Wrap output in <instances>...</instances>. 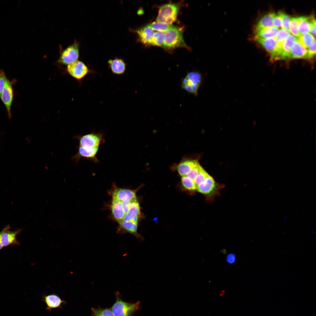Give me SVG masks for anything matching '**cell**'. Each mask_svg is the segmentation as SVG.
<instances>
[{
    "label": "cell",
    "mask_w": 316,
    "mask_h": 316,
    "mask_svg": "<svg viewBox=\"0 0 316 316\" xmlns=\"http://www.w3.org/2000/svg\"><path fill=\"white\" fill-rule=\"evenodd\" d=\"M104 135L103 132H95L94 131L80 138L79 147L85 156L93 159L97 158L99 145L105 142Z\"/></svg>",
    "instance_id": "obj_1"
},
{
    "label": "cell",
    "mask_w": 316,
    "mask_h": 316,
    "mask_svg": "<svg viewBox=\"0 0 316 316\" xmlns=\"http://www.w3.org/2000/svg\"><path fill=\"white\" fill-rule=\"evenodd\" d=\"M116 301L110 308L114 316H133L140 308V302L131 303L123 301L119 292L115 293Z\"/></svg>",
    "instance_id": "obj_2"
},
{
    "label": "cell",
    "mask_w": 316,
    "mask_h": 316,
    "mask_svg": "<svg viewBox=\"0 0 316 316\" xmlns=\"http://www.w3.org/2000/svg\"><path fill=\"white\" fill-rule=\"evenodd\" d=\"M183 28L174 26L164 32L163 46L171 49L178 47H187L183 36Z\"/></svg>",
    "instance_id": "obj_3"
},
{
    "label": "cell",
    "mask_w": 316,
    "mask_h": 316,
    "mask_svg": "<svg viewBox=\"0 0 316 316\" xmlns=\"http://www.w3.org/2000/svg\"><path fill=\"white\" fill-rule=\"evenodd\" d=\"M179 8L178 4H168L162 6L159 8L157 21L171 24L176 19Z\"/></svg>",
    "instance_id": "obj_4"
},
{
    "label": "cell",
    "mask_w": 316,
    "mask_h": 316,
    "mask_svg": "<svg viewBox=\"0 0 316 316\" xmlns=\"http://www.w3.org/2000/svg\"><path fill=\"white\" fill-rule=\"evenodd\" d=\"M202 80V77L200 73L192 71L188 73L183 79L181 86L186 91L196 95Z\"/></svg>",
    "instance_id": "obj_5"
},
{
    "label": "cell",
    "mask_w": 316,
    "mask_h": 316,
    "mask_svg": "<svg viewBox=\"0 0 316 316\" xmlns=\"http://www.w3.org/2000/svg\"><path fill=\"white\" fill-rule=\"evenodd\" d=\"M79 56L78 45L77 42H75L62 51L58 61L61 63L68 65L77 60Z\"/></svg>",
    "instance_id": "obj_6"
},
{
    "label": "cell",
    "mask_w": 316,
    "mask_h": 316,
    "mask_svg": "<svg viewBox=\"0 0 316 316\" xmlns=\"http://www.w3.org/2000/svg\"><path fill=\"white\" fill-rule=\"evenodd\" d=\"M67 71L71 76L79 80L83 79L90 72L85 64L78 60L68 65Z\"/></svg>",
    "instance_id": "obj_7"
},
{
    "label": "cell",
    "mask_w": 316,
    "mask_h": 316,
    "mask_svg": "<svg viewBox=\"0 0 316 316\" xmlns=\"http://www.w3.org/2000/svg\"><path fill=\"white\" fill-rule=\"evenodd\" d=\"M297 38L290 34L286 38L281 47L278 49L277 60L289 59L291 49Z\"/></svg>",
    "instance_id": "obj_8"
},
{
    "label": "cell",
    "mask_w": 316,
    "mask_h": 316,
    "mask_svg": "<svg viewBox=\"0 0 316 316\" xmlns=\"http://www.w3.org/2000/svg\"><path fill=\"white\" fill-rule=\"evenodd\" d=\"M112 199L121 201L126 200H133L136 199L135 191L134 190L116 188L111 192Z\"/></svg>",
    "instance_id": "obj_9"
},
{
    "label": "cell",
    "mask_w": 316,
    "mask_h": 316,
    "mask_svg": "<svg viewBox=\"0 0 316 316\" xmlns=\"http://www.w3.org/2000/svg\"><path fill=\"white\" fill-rule=\"evenodd\" d=\"M11 83L7 79L0 97L6 108L8 115L11 116V108L13 99Z\"/></svg>",
    "instance_id": "obj_10"
},
{
    "label": "cell",
    "mask_w": 316,
    "mask_h": 316,
    "mask_svg": "<svg viewBox=\"0 0 316 316\" xmlns=\"http://www.w3.org/2000/svg\"><path fill=\"white\" fill-rule=\"evenodd\" d=\"M254 40L269 53L270 57L277 52L278 44L274 37L263 38L254 37Z\"/></svg>",
    "instance_id": "obj_11"
},
{
    "label": "cell",
    "mask_w": 316,
    "mask_h": 316,
    "mask_svg": "<svg viewBox=\"0 0 316 316\" xmlns=\"http://www.w3.org/2000/svg\"><path fill=\"white\" fill-rule=\"evenodd\" d=\"M140 213L139 205L136 199L131 202L129 210L121 221H131L138 223Z\"/></svg>",
    "instance_id": "obj_12"
},
{
    "label": "cell",
    "mask_w": 316,
    "mask_h": 316,
    "mask_svg": "<svg viewBox=\"0 0 316 316\" xmlns=\"http://www.w3.org/2000/svg\"><path fill=\"white\" fill-rule=\"evenodd\" d=\"M311 58L308 50L303 47L297 40L293 43L289 59H310Z\"/></svg>",
    "instance_id": "obj_13"
},
{
    "label": "cell",
    "mask_w": 316,
    "mask_h": 316,
    "mask_svg": "<svg viewBox=\"0 0 316 316\" xmlns=\"http://www.w3.org/2000/svg\"><path fill=\"white\" fill-rule=\"evenodd\" d=\"M109 67L112 73L115 75L124 74L126 70V64L121 59L116 58L108 61Z\"/></svg>",
    "instance_id": "obj_14"
},
{
    "label": "cell",
    "mask_w": 316,
    "mask_h": 316,
    "mask_svg": "<svg viewBox=\"0 0 316 316\" xmlns=\"http://www.w3.org/2000/svg\"><path fill=\"white\" fill-rule=\"evenodd\" d=\"M299 20L298 29L301 34L310 32L313 24L316 23L313 16L299 17Z\"/></svg>",
    "instance_id": "obj_15"
},
{
    "label": "cell",
    "mask_w": 316,
    "mask_h": 316,
    "mask_svg": "<svg viewBox=\"0 0 316 316\" xmlns=\"http://www.w3.org/2000/svg\"><path fill=\"white\" fill-rule=\"evenodd\" d=\"M154 30L148 25L137 30L136 32L140 42L145 45H150L151 40L154 33Z\"/></svg>",
    "instance_id": "obj_16"
},
{
    "label": "cell",
    "mask_w": 316,
    "mask_h": 316,
    "mask_svg": "<svg viewBox=\"0 0 316 316\" xmlns=\"http://www.w3.org/2000/svg\"><path fill=\"white\" fill-rule=\"evenodd\" d=\"M120 226L119 232H127L135 236L138 238H141V237L137 233L138 223L131 221H120L118 222Z\"/></svg>",
    "instance_id": "obj_17"
},
{
    "label": "cell",
    "mask_w": 316,
    "mask_h": 316,
    "mask_svg": "<svg viewBox=\"0 0 316 316\" xmlns=\"http://www.w3.org/2000/svg\"><path fill=\"white\" fill-rule=\"evenodd\" d=\"M215 186L214 180L208 175L204 181L197 186L196 189L201 193L208 194L213 191Z\"/></svg>",
    "instance_id": "obj_18"
},
{
    "label": "cell",
    "mask_w": 316,
    "mask_h": 316,
    "mask_svg": "<svg viewBox=\"0 0 316 316\" xmlns=\"http://www.w3.org/2000/svg\"><path fill=\"white\" fill-rule=\"evenodd\" d=\"M196 160H186L180 163L177 166V169L180 175L185 176L191 169L199 165Z\"/></svg>",
    "instance_id": "obj_19"
},
{
    "label": "cell",
    "mask_w": 316,
    "mask_h": 316,
    "mask_svg": "<svg viewBox=\"0 0 316 316\" xmlns=\"http://www.w3.org/2000/svg\"><path fill=\"white\" fill-rule=\"evenodd\" d=\"M111 207L112 213L115 220L118 222L122 220L125 213L122 208L121 202L112 199Z\"/></svg>",
    "instance_id": "obj_20"
},
{
    "label": "cell",
    "mask_w": 316,
    "mask_h": 316,
    "mask_svg": "<svg viewBox=\"0 0 316 316\" xmlns=\"http://www.w3.org/2000/svg\"><path fill=\"white\" fill-rule=\"evenodd\" d=\"M43 300L47 305V309L49 310L58 308L65 303L59 296L54 294L45 296Z\"/></svg>",
    "instance_id": "obj_21"
},
{
    "label": "cell",
    "mask_w": 316,
    "mask_h": 316,
    "mask_svg": "<svg viewBox=\"0 0 316 316\" xmlns=\"http://www.w3.org/2000/svg\"><path fill=\"white\" fill-rule=\"evenodd\" d=\"M279 30V29L274 26L263 28L254 31V37L263 38L274 37Z\"/></svg>",
    "instance_id": "obj_22"
},
{
    "label": "cell",
    "mask_w": 316,
    "mask_h": 316,
    "mask_svg": "<svg viewBox=\"0 0 316 316\" xmlns=\"http://www.w3.org/2000/svg\"><path fill=\"white\" fill-rule=\"evenodd\" d=\"M273 12L268 13L262 17L255 26L254 31L273 26L272 22Z\"/></svg>",
    "instance_id": "obj_23"
},
{
    "label": "cell",
    "mask_w": 316,
    "mask_h": 316,
    "mask_svg": "<svg viewBox=\"0 0 316 316\" xmlns=\"http://www.w3.org/2000/svg\"><path fill=\"white\" fill-rule=\"evenodd\" d=\"M5 231L2 234L1 239L3 246H8L16 242V236L19 230L13 231Z\"/></svg>",
    "instance_id": "obj_24"
},
{
    "label": "cell",
    "mask_w": 316,
    "mask_h": 316,
    "mask_svg": "<svg viewBox=\"0 0 316 316\" xmlns=\"http://www.w3.org/2000/svg\"><path fill=\"white\" fill-rule=\"evenodd\" d=\"M315 39L309 33L302 34L297 38V41L300 44L305 48H308Z\"/></svg>",
    "instance_id": "obj_25"
},
{
    "label": "cell",
    "mask_w": 316,
    "mask_h": 316,
    "mask_svg": "<svg viewBox=\"0 0 316 316\" xmlns=\"http://www.w3.org/2000/svg\"><path fill=\"white\" fill-rule=\"evenodd\" d=\"M148 25L154 30L164 32L174 26L171 24H169L157 21L154 22Z\"/></svg>",
    "instance_id": "obj_26"
},
{
    "label": "cell",
    "mask_w": 316,
    "mask_h": 316,
    "mask_svg": "<svg viewBox=\"0 0 316 316\" xmlns=\"http://www.w3.org/2000/svg\"><path fill=\"white\" fill-rule=\"evenodd\" d=\"M299 17H291L289 22V30L293 35L299 37L301 34L298 30Z\"/></svg>",
    "instance_id": "obj_27"
},
{
    "label": "cell",
    "mask_w": 316,
    "mask_h": 316,
    "mask_svg": "<svg viewBox=\"0 0 316 316\" xmlns=\"http://www.w3.org/2000/svg\"><path fill=\"white\" fill-rule=\"evenodd\" d=\"M290 34L289 30L281 29L274 37L278 44V47H280L283 45L285 40Z\"/></svg>",
    "instance_id": "obj_28"
},
{
    "label": "cell",
    "mask_w": 316,
    "mask_h": 316,
    "mask_svg": "<svg viewBox=\"0 0 316 316\" xmlns=\"http://www.w3.org/2000/svg\"><path fill=\"white\" fill-rule=\"evenodd\" d=\"M92 316H114L110 308H103L99 306L97 308H91Z\"/></svg>",
    "instance_id": "obj_29"
},
{
    "label": "cell",
    "mask_w": 316,
    "mask_h": 316,
    "mask_svg": "<svg viewBox=\"0 0 316 316\" xmlns=\"http://www.w3.org/2000/svg\"><path fill=\"white\" fill-rule=\"evenodd\" d=\"M164 32H154L152 38L150 45L158 46H163Z\"/></svg>",
    "instance_id": "obj_30"
},
{
    "label": "cell",
    "mask_w": 316,
    "mask_h": 316,
    "mask_svg": "<svg viewBox=\"0 0 316 316\" xmlns=\"http://www.w3.org/2000/svg\"><path fill=\"white\" fill-rule=\"evenodd\" d=\"M181 181L183 186L187 189L190 190L196 189L197 186L194 181L186 176H182Z\"/></svg>",
    "instance_id": "obj_31"
},
{
    "label": "cell",
    "mask_w": 316,
    "mask_h": 316,
    "mask_svg": "<svg viewBox=\"0 0 316 316\" xmlns=\"http://www.w3.org/2000/svg\"><path fill=\"white\" fill-rule=\"evenodd\" d=\"M277 14L281 19V29L289 30V23L291 18L290 16L283 12H279Z\"/></svg>",
    "instance_id": "obj_32"
},
{
    "label": "cell",
    "mask_w": 316,
    "mask_h": 316,
    "mask_svg": "<svg viewBox=\"0 0 316 316\" xmlns=\"http://www.w3.org/2000/svg\"><path fill=\"white\" fill-rule=\"evenodd\" d=\"M208 175L206 171L200 165L199 173L194 180L197 186L204 181Z\"/></svg>",
    "instance_id": "obj_33"
},
{
    "label": "cell",
    "mask_w": 316,
    "mask_h": 316,
    "mask_svg": "<svg viewBox=\"0 0 316 316\" xmlns=\"http://www.w3.org/2000/svg\"><path fill=\"white\" fill-rule=\"evenodd\" d=\"M200 166L199 164L193 167L185 176L194 181L199 173Z\"/></svg>",
    "instance_id": "obj_34"
},
{
    "label": "cell",
    "mask_w": 316,
    "mask_h": 316,
    "mask_svg": "<svg viewBox=\"0 0 316 316\" xmlns=\"http://www.w3.org/2000/svg\"><path fill=\"white\" fill-rule=\"evenodd\" d=\"M7 80L4 71L0 69V97Z\"/></svg>",
    "instance_id": "obj_35"
},
{
    "label": "cell",
    "mask_w": 316,
    "mask_h": 316,
    "mask_svg": "<svg viewBox=\"0 0 316 316\" xmlns=\"http://www.w3.org/2000/svg\"><path fill=\"white\" fill-rule=\"evenodd\" d=\"M272 22L273 26L278 29L281 27V19L277 13L276 14L273 12Z\"/></svg>",
    "instance_id": "obj_36"
},
{
    "label": "cell",
    "mask_w": 316,
    "mask_h": 316,
    "mask_svg": "<svg viewBox=\"0 0 316 316\" xmlns=\"http://www.w3.org/2000/svg\"><path fill=\"white\" fill-rule=\"evenodd\" d=\"M133 200H126L121 201L122 208L125 212V214L129 210L131 202Z\"/></svg>",
    "instance_id": "obj_37"
},
{
    "label": "cell",
    "mask_w": 316,
    "mask_h": 316,
    "mask_svg": "<svg viewBox=\"0 0 316 316\" xmlns=\"http://www.w3.org/2000/svg\"><path fill=\"white\" fill-rule=\"evenodd\" d=\"M316 40H314L311 45L309 47L308 50L309 54L312 58L316 53Z\"/></svg>",
    "instance_id": "obj_38"
},
{
    "label": "cell",
    "mask_w": 316,
    "mask_h": 316,
    "mask_svg": "<svg viewBox=\"0 0 316 316\" xmlns=\"http://www.w3.org/2000/svg\"><path fill=\"white\" fill-rule=\"evenodd\" d=\"M227 263L229 264L233 263L236 260V256L233 253L229 254L227 255L226 259Z\"/></svg>",
    "instance_id": "obj_39"
},
{
    "label": "cell",
    "mask_w": 316,
    "mask_h": 316,
    "mask_svg": "<svg viewBox=\"0 0 316 316\" xmlns=\"http://www.w3.org/2000/svg\"><path fill=\"white\" fill-rule=\"evenodd\" d=\"M9 226H7L6 227L4 228L0 232V250L3 247L1 242V236L3 233L6 231L8 230L10 228Z\"/></svg>",
    "instance_id": "obj_40"
},
{
    "label": "cell",
    "mask_w": 316,
    "mask_h": 316,
    "mask_svg": "<svg viewBox=\"0 0 316 316\" xmlns=\"http://www.w3.org/2000/svg\"><path fill=\"white\" fill-rule=\"evenodd\" d=\"M284 219H284V221L285 222H286V218H286V217H284Z\"/></svg>",
    "instance_id": "obj_41"
}]
</instances>
